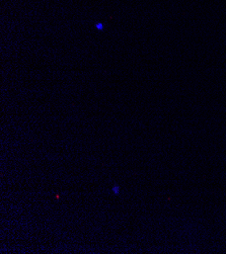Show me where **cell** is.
<instances>
[{
  "mask_svg": "<svg viewBox=\"0 0 226 254\" xmlns=\"http://www.w3.org/2000/svg\"><path fill=\"white\" fill-rule=\"evenodd\" d=\"M95 28H98V29H102L103 28V24H98L95 25Z\"/></svg>",
  "mask_w": 226,
  "mask_h": 254,
  "instance_id": "cell-2",
  "label": "cell"
},
{
  "mask_svg": "<svg viewBox=\"0 0 226 254\" xmlns=\"http://www.w3.org/2000/svg\"><path fill=\"white\" fill-rule=\"evenodd\" d=\"M119 188H120V187H119V186H117V185H116V186H114V187H113V192H114L115 193H119Z\"/></svg>",
  "mask_w": 226,
  "mask_h": 254,
  "instance_id": "cell-1",
  "label": "cell"
}]
</instances>
